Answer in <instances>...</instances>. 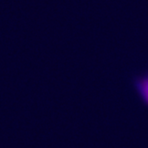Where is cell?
Returning <instances> with one entry per match:
<instances>
[{
  "mask_svg": "<svg viewBox=\"0 0 148 148\" xmlns=\"http://www.w3.org/2000/svg\"><path fill=\"white\" fill-rule=\"evenodd\" d=\"M133 87L142 102L148 107V71L133 79Z\"/></svg>",
  "mask_w": 148,
  "mask_h": 148,
  "instance_id": "1",
  "label": "cell"
}]
</instances>
